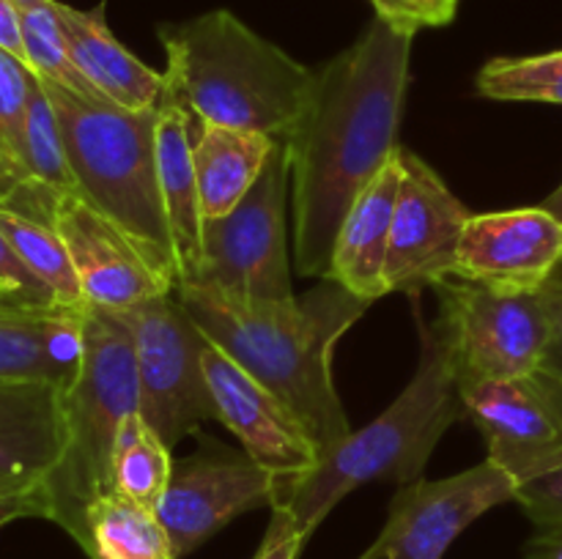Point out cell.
Masks as SVG:
<instances>
[{
	"mask_svg": "<svg viewBox=\"0 0 562 559\" xmlns=\"http://www.w3.org/2000/svg\"><path fill=\"white\" fill-rule=\"evenodd\" d=\"M20 22L22 42H25V64L31 66L38 80L55 82V85L66 88V91L77 93V96L102 99L93 91L91 82L82 77V71L77 69L75 58H71L55 0L47 5H38V9L20 11Z\"/></svg>",
	"mask_w": 562,
	"mask_h": 559,
	"instance_id": "cell-28",
	"label": "cell"
},
{
	"mask_svg": "<svg viewBox=\"0 0 562 559\" xmlns=\"http://www.w3.org/2000/svg\"><path fill=\"white\" fill-rule=\"evenodd\" d=\"M11 3H14L20 11H27V9H38V5L53 3V0H11Z\"/></svg>",
	"mask_w": 562,
	"mask_h": 559,
	"instance_id": "cell-39",
	"label": "cell"
},
{
	"mask_svg": "<svg viewBox=\"0 0 562 559\" xmlns=\"http://www.w3.org/2000/svg\"><path fill=\"white\" fill-rule=\"evenodd\" d=\"M434 290L461 392L543 365L552 327L541 290H497L461 277L442 280Z\"/></svg>",
	"mask_w": 562,
	"mask_h": 559,
	"instance_id": "cell-8",
	"label": "cell"
},
{
	"mask_svg": "<svg viewBox=\"0 0 562 559\" xmlns=\"http://www.w3.org/2000/svg\"><path fill=\"white\" fill-rule=\"evenodd\" d=\"M25 184L27 181L22 179L20 170L14 168V162H11V159L5 157L3 148H0V206H9L16 197V192Z\"/></svg>",
	"mask_w": 562,
	"mask_h": 559,
	"instance_id": "cell-37",
	"label": "cell"
},
{
	"mask_svg": "<svg viewBox=\"0 0 562 559\" xmlns=\"http://www.w3.org/2000/svg\"><path fill=\"white\" fill-rule=\"evenodd\" d=\"M0 230L11 241L22 261L33 274L55 294L64 307H86L80 280L64 239L49 223L36 217H25L20 212L0 206Z\"/></svg>",
	"mask_w": 562,
	"mask_h": 559,
	"instance_id": "cell-25",
	"label": "cell"
},
{
	"mask_svg": "<svg viewBox=\"0 0 562 559\" xmlns=\"http://www.w3.org/2000/svg\"><path fill=\"white\" fill-rule=\"evenodd\" d=\"M192 132H195L192 115L165 88L157 107V170L170 233H173L179 285L190 283L201 263L203 214L198 201L195 162H192Z\"/></svg>",
	"mask_w": 562,
	"mask_h": 559,
	"instance_id": "cell-21",
	"label": "cell"
},
{
	"mask_svg": "<svg viewBox=\"0 0 562 559\" xmlns=\"http://www.w3.org/2000/svg\"><path fill=\"white\" fill-rule=\"evenodd\" d=\"M137 411L135 345L115 312L88 305L82 360L64 392L66 447L44 482L47 521L77 535L86 510L113 491V449L121 422Z\"/></svg>",
	"mask_w": 562,
	"mask_h": 559,
	"instance_id": "cell-6",
	"label": "cell"
},
{
	"mask_svg": "<svg viewBox=\"0 0 562 559\" xmlns=\"http://www.w3.org/2000/svg\"><path fill=\"white\" fill-rule=\"evenodd\" d=\"M36 80L31 66L0 47V148L22 173V142L31 85ZM25 179V173H22Z\"/></svg>",
	"mask_w": 562,
	"mask_h": 559,
	"instance_id": "cell-29",
	"label": "cell"
},
{
	"mask_svg": "<svg viewBox=\"0 0 562 559\" xmlns=\"http://www.w3.org/2000/svg\"><path fill=\"white\" fill-rule=\"evenodd\" d=\"M115 316L135 345L137 411L173 449L203 420H217L203 373L209 338L184 310L176 290Z\"/></svg>",
	"mask_w": 562,
	"mask_h": 559,
	"instance_id": "cell-9",
	"label": "cell"
},
{
	"mask_svg": "<svg viewBox=\"0 0 562 559\" xmlns=\"http://www.w3.org/2000/svg\"><path fill=\"white\" fill-rule=\"evenodd\" d=\"M203 373L212 389L217 420L278 482L272 499L274 507L289 497L296 482L305 480L322 464V449L296 420L294 411L212 340L203 349Z\"/></svg>",
	"mask_w": 562,
	"mask_h": 559,
	"instance_id": "cell-12",
	"label": "cell"
},
{
	"mask_svg": "<svg viewBox=\"0 0 562 559\" xmlns=\"http://www.w3.org/2000/svg\"><path fill=\"white\" fill-rule=\"evenodd\" d=\"M562 263V219L543 206L472 214L453 277L497 290H541Z\"/></svg>",
	"mask_w": 562,
	"mask_h": 559,
	"instance_id": "cell-15",
	"label": "cell"
},
{
	"mask_svg": "<svg viewBox=\"0 0 562 559\" xmlns=\"http://www.w3.org/2000/svg\"><path fill=\"white\" fill-rule=\"evenodd\" d=\"M3 310H14V307H11V301H9V296H5V290L0 288V312Z\"/></svg>",
	"mask_w": 562,
	"mask_h": 559,
	"instance_id": "cell-40",
	"label": "cell"
},
{
	"mask_svg": "<svg viewBox=\"0 0 562 559\" xmlns=\"http://www.w3.org/2000/svg\"><path fill=\"white\" fill-rule=\"evenodd\" d=\"M554 277H560V280H562V263H560V269H558V274H554Z\"/></svg>",
	"mask_w": 562,
	"mask_h": 559,
	"instance_id": "cell-41",
	"label": "cell"
},
{
	"mask_svg": "<svg viewBox=\"0 0 562 559\" xmlns=\"http://www.w3.org/2000/svg\"><path fill=\"white\" fill-rule=\"evenodd\" d=\"M415 33L373 20L360 38L316 71L311 99L285 137L294 192L296 269L329 277L346 212L398 153Z\"/></svg>",
	"mask_w": 562,
	"mask_h": 559,
	"instance_id": "cell-1",
	"label": "cell"
},
{
	"mask_svg": "<svg viewBox=\"0 0 562 559\" xmlns=\"http://www.w3.org/2000/svg\"><path fill=\"white\" fill-rule=\"evenodd\" d=\"M71 540L88 559H176L157 510L115 491L86 510Z\"/></svg>",
	"mask_w": 562,
	"mask_h": 559,
	"instance_id": "cell-23",
	"label": "cell"
},
{
	"mask_svg": "<svg viewBox=\"0 0 562 559\" xmlns=\"http://www.w3.org/2000/svg\"><path fill=\"white\" fill-rule=\"evenodd\" d=\"M514 477L494 460L442 480L401 486L376 543L360 559H442L461 532L505 502H516Z\"/></svg>",
	"mask_w": 562,
	"mask_h": 559,
	"instance_id": "cell-10",
	"label": "cell"
},
{
	"mask_svg": "<svg viewBox=\"0 0 562 559\" xmlns=\"http://www.w3.org/2000/svg\"><path fill=\"white\" fill-rule=\"evenodd\" d=\"M464 406L486 442L488 460L519 488L562 464V381L543 367L477 384L464 392Z\"/></svg>",
	"mask_w": 562,
	"mask_h": 559,
	"instance_id": "cell-13",
	"label": "cell"
},
{
	"mask_svg": "<svg viewBox=\"0 0 562 559\" xmlns=\"http://www.w3.org/2000/svg\"><path fill=\"white\" fill-rule=\"evenodd\" d=\"M307 537L294 526V521L283 510H272V521L267 526L261 548L252 559H300Z\"/></svg>",
	"mask_w": 562,
	"mask_h": 559,
	"instance_id": "cell-33",
	"label": "cell"
},
{
	"mask_svg": "<svg viewBox=\"0 0 562 559\" xmlns=\"http://www.w3.org/2000/svg\"><path fill=\"white\" fill-rule=\"evenodd\" d=\"M195 121V118H192ZM278 140L258 132L198 124L192 132L198 201L203 219L225 217L250 192Z\"/></svg>",
	"mask_w": 562,
	"mask_h": 559,
	"instance_id": "cell-22",
	"label": "cell"
},
{
	"mask_svg": "<svg viewBox=\"0 0 562 559\" xmlns=\"http://www.w3.org/2000/svg\"><path fill=\"white\" fill-rule=\"evenodd\" d=\"M398 192L401 159L395 153L351 203L333 247L329 280L368 301H379L387 294L384 263H387L390 230H393Z\"/></svg>",
	"mask_w": 562,
	"mask_h": 559,
	"instance_id": "cell-19",
	"label": "cell"
},
{
	"mask_svg": "<svg viewBox=\"0 0 562 559\" xmlns=\"http://www.w3.org/2000/svg\"><path fill=\"white\" fill-rule=\"evenodd\" d=\"M22 173H25V181L53 192V195H77V179L71 173L69 157H66L58 115H55L53 102L38 77L33 80L31 96H27Z\"/></svg>",
	"mask_w": 562,
	"mask_h": 559,
	"instance_id": "cell-26",
	"label": "cell"
},
{
	"mask_svg": "<svg viewBox=\"0 0 562 559\" xmlns=\"http://www.w3.org/2000/svg\"><path fill=\"white\" fill-rule=\"evenodd\" d=\"M543 307H547L549 327H552V334H549V349L547 356H543V370H549L552 376H558L562 381V280L552 277L541 288Z\"/></svg>",
	"mask_w": 562,
	"mask_h": 559,
	"instance_id": "cell-34",
	"label": "cell"
},
{
	"mask_svg": "<svg viewBox=\"0 0 562 559\" xmlns=\"http://www.w3.org/2000/svg\"><path fill=\"white\" fill-rule=\"evenodd\" d=\"M44 91L58 115L77 195L119 225L176 290L179 263L157 170V110L77 96L55 82H44Z\"/></svg>",
	"mask_w": 562,
	"mask_h": 559,
	"instance_id": "cell-5",
	"label": "cell"
},
{
	"mask_svg": "<svg viewBox=\"0 0 562 559\" xmlns=\"http://www.w3.org/2000/svg\"><path fill=\"white\" fill-rule=\"evenodd\" d=\"M289 179V153L278 142L250 192L225 217L203 219L201 263L184 285L250 301L294 299L285 250Z\"/></svg>",
	"mask_w": 562,
	"mask_h": 559,
	"instance_id": "cell-7",
	"label": "cell"
},
{
	"mask_svg": "<svg viewBox=\"0 0 562 559\" xmlns=\"http://www.w3.org/2000/svg\"><path fill=\"white\" fill-rule=\"evenodd\" d=\"M176 296L217 349L294 411L322 455L349 436L333 351L373 301L329 277L291 301L236 299L198 285H179Z\"/></svg>",
	"mask_w": 562,
	"mask_h": 559,
	"instance_id": "cell-2",
	"label": "cell"
},
{
	"mask_svg": "<svg viewBox=\"0 0 562 559\" xmlns=\"http://www.w3.org/2000/svg\"><path fill=\"white\" fill-rule=\"evenodd\" d=\"M64 387L0 384V486L42 493L66 447Z\"/></svg>",
	"mask_w": 562,
	"mask_h": 559,
	"instance_id": "cell-17",
	"label": "cell"
},
{
	"mask_svg": "<svg viewBox=\"0 0 562 559\" xmlns=\"http://www.w3.org/2000/svg\"><path fill=\"white\" fill-rule=\"evenodd\" d=\"M165 88L198 124L285 142L311 99L316 71L263 38L234 11L214 9L159 27Z\"/></svg>",
	"mask_w": 562,
	"mask_h": 559,
	"instance_id": "cell-3",
	"label": "cell"
},
{
	"mask_svg": "<svg viewBox=\"0 0 562 559\" xmlns=\"http://www.w3.org/2000/svg\"><path fill=\"white\" fill-rule=\"evenodd\" d=\"M20 518H47V502L42 493L14 491L0 486V526Z\"/></svg>",
	"mask_w": 562,
	"mask_h": 559,
	"instance_id": "cell-35",
	"label": "cell"
},
{
	"mask_svg": "<svg viewBox=\"0 0 562 559\" xmlns=\"http://www.w3.org/2000/svg\"><path fill=\"white\" fill-rule=\"evenodd\" d=\"M0 288L5 290V296H9L14 310L42 312L64 307L55 299L53 290L27 269V263L22 261L20 252L11 247V241L5 239L3 230H0Z\"/></svg>",
	"mask_w": 562,
	"mask_h": 559,
	"instance_id": "cell-30",
	"label": "cell"
},
{
	"mask_svg": "<svg viewBox=\"0 0 562 559\" xmlns=\"http://www.w3.org/2000/svg\"><path fill=\"white\" fill-rule=\"evenodd\" d=\"M461 417H467L464 392L442 327L437 321L420 323V362L404 392L376 420L351 431L329 449L322 464L272 510H283L311 540L335 504L366 482L393 480L409 486L420 480L428 455Z\"/></svg>",
	"mask_w": 562,
	"mask_h": 559,
	"instance_id": "cell-4",
	"label": "cell"
},
{
	"mask_svg": "<svg viewBox=\"0 0 562 559\" xmlns=\"http://www.w3.org/2000/svg\"><path fill=\"white\" fill-rule=\"evenodd\" d=\"M173 455L140 411L121 422L113 449V491L157 510L168 488Z\"/></svg>",
	"mask_w": 562,
	"mask_h": 559,
	"instance_id": "cell-24",
	"label": "cell"
},
{
	"mask_svg": "<svg viewBox=\"0 0 562 559\" xmlns=\"http://www.w3.org/2000/svg\"><path fill=\"white\" fill-rule=\"evenodd\" d=\"M541 206L547 208V212H552L554 217H560V219H562V184L558 186V190L552 192V195L547 197V201L541 203Z\"/></svg>",
	"mask_w": 562,
	"mask_h": 559,
	"instance_id": "cell-38",
	"label": "cell"
},
{
	"mask_svg": "<svg viewBox=\"0 0 562 559\" xmlns=\"http://www.w3.org/2000/svg\"><path fill=\"white\" fill-rule=\"evenodd\" d=\"M459 3L461 0H371L379 20L415 36L420 27L450 25Z\"/></svg>",
	"mask_w": 562,
	"mask_h": 559,
	"instance_id": "cell-31",
	"label": "cell"
},
{
	"mask_svg": "<svg viewBox=\"0 0 562 559\" xmlns=\"http://www.w3.org/2000/svg\"><path fill=\"white\" fill-rule=\"evenodd\" d=\"M66 44L93 91L126 110H157L165 93V71L151 69L132 55L110 31L102 5L91 11L55 0Z\"/></svg>",
	"mask_w": 562,
	"mask_h": 559,
	"instance_id": "cell-20",
	"label": "cell"
},
{
	"mask_svg": "<svg viewBox=\"0 0 562 559\" xmlns=\"http://www.w3.org/2000/svg\"><path fill=\"white\" fill-rule=\"evenodd\" d=\"M0 47L9 49L20 60H25V42H22L20 9L11 0H0Z\"/></svg>",
	"mask_w": 562,
	"mask_h": 559,
	"instance_id": "cell-36",
	"label": "cell"
},
{
	"mask_svg": "<svg viewBox=\"0 0 562 559\" xmlns=\"http://www.w3.org/2000/svg\"><path fill=\"white\" fill-rule=\"evenodd\" d=\"M49 225L69 250L86 305L119 312L154 296L173 294V288L148 266L140 250L126 239L124 230L80 195L55 197Z\"/></svg>",
	"mask_w": 562,
	"mask_h": 559,
	"instance_id": "cell-16",
	"label": "cell"
},
{
	"mask_svg": "<svg viewBox=\"0 0 562 559\" xmlns=\"http://www.w3.org/2000/svg\"><path fill=\"white\" fill-rule=\"evenodd\" d=\"M274 488V477L245 449L203 438V449L173 460L168 488L157 504L176 559L203 546L236 515L263 504L272 507Z\"/></svg>",
	"mask_w": 562,
	"mask_h": 559,
	"instance_id": "cell-11",
	"label": "cell"
},
{
	"mask_svg": "<svg viewBox=\"0 0 562 559\" xmlns=\"http://www.w3.org/2000/svg\"><path fill=\"white\" fill-rule=\"evenodd\" d=\"M398 159L401 192L390 230L384 285L387 294L420 296L453 277L459 241L472 212L426 159L406 148H401Z\"/></svg>",
	"mask_w": 562,
	"mask_h": 559,
	"instance_id": "cell-14",
	"label": "cell"
},
{
	"mask_svg": "<svg viewBox=\"0 0 562 559\" xmlns=\"http://www.w3.org/2000/svg\"><path fill=\"white\" fill-rule=\"evenodd\" d=\"M516 502L525 510L536 529L562 526V464L516 491Z\"/></svg>",
	"mask_w": 562,
	"mask_h": 559,
	"instance_id": "cell-32",
	"label": "cell"
},
{
	"mask_svg": "<svg viewBox=\"0 0 562 559\" xmlns=\"http://www.w3.org/2000/svg\"><path fill=\"white\" fill-rule=\"evenodd\" d=\"M481 96L497 102L562 104V49L525 58H494L477 71Z\"/></svg>",
	"mask_w": 562,
	"mask_h": 559,
	"instance_id": "cell-27",
	"label": "cell"
},
{
	"mask_svg": "<svg viewBox=\"0 0 562 559\" xmlns=\"http://www.w3.org/2000/svg\"><path fill=\"white\" fill-rule=\"evenodd\" d=\"M86 307L0 312V384L44 381L69 389L82 360Z\"/></svg>",
	"mask_w": 562,
	"mask_h": 559,
	"instance_id": "cell-18",
	"label": "cell"
}]
</instances>
